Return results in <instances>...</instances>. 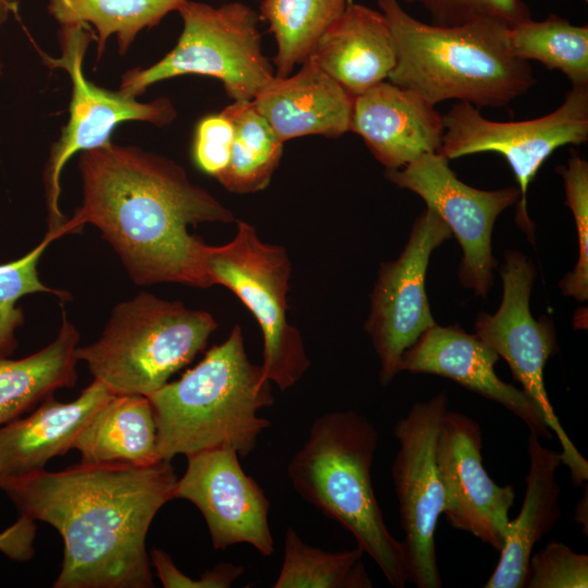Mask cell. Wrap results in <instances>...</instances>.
Segmentation results:
<instances>
[{
	"label": "cell",
	"mask_w": 588,
	"mask_h": 588,
	"mask_svg": "<svg viewBox=\"0 0 588 588\" xmlns=\"http://www.w3.org/2000/svg\"><path fill=\"white\" fill-rule=\"evenodd\" d=\"M350 132L363 138L385 170H396L440 151L444 126L434 105L383 81L354 97Z\"/></svg>",
	"instance_id": "ac0fdd59"
},
{
	"label": "cell",
	"mask_w": 588,
	"mask_h": 588,
	"mask_svg": "<svg viewBox=\"0 0 588 588\" xmlns=\"http://www.w3.org/2000/svg\"><path fill=\"white\" fill-rule=\"evenodd\" d=\"M525 587L587 588L588 555L560 541H550L531 554Z\"/></svg>",
	"instance_id": "1f68e13d"
},
{
	"label": "cell",
	"mask_w": 588,
	"mask_h": 588,
	"mask_svg": "<svg viewBox=\"0 0 588 588\" xmlns=\"http://www.w3.org/2000/svg\"><path fill=\"white\" fill-rule=\"evenodd\" d=\"M170 461L147 466L81 463L0 480V489L33 520L63 540L54 588H151L146 547L159 510L174 499Z\"/></svg>",
	"instance_id": "6da1fadb"
},
{
	"label": "cell",
	"mask_w": 588,
	"mask_h": 588,
	"mask_svg": "<svg viewBox=\"0 0 588 588\" xmlns=\"http://www.w3.org/2000/svg\"><path fill=\"white\" fill-rule=\"evenodd\" d=\"M186 0H49L48 11L60 25H94L97 30V60L107 39L115 35L120 56H124L137 34L158 25Z\"/></svg>",
	"instance_id": "484cf974"
},
{
	"label": "cell",
	"mask_w": 588,
	"mask_h": 588,
	"mask_svg": "<svg viewBox=\"0 0 588 588\" xmlns=\"http://www.w3.org/2000/svg\"><path fill=\"white\" fill-rule=\"evenodd\" d=\"M161 460L231 446L240 456L257 445L268 419L258 411L273 404L271 382L246 354L238 324L180 379L148 396Z\"/></svg>",
	"instance_id": "277c9868"
},
{
	"label": "cell",
	"mask_w": 588,
	"mask_h": 588,
	"mask_svg": "<svg viewBox=\"0 0 588 588\" xmlns=\"http://www.w3.org/2000/svg\"><path fill=\"white\" fill-rule=\"evenodd\" d=\"M385 177L401 188L420 196L450 228L463 255L458 269L462 285L485 297L492 285L495 261L491 235L498 216L517 205V186L483 191L462 182L440 151L425 154Z\"/></svg>",
	"instance_id": "4fadbf2b"
},
{
	"label": "cell",
	"mask_w": 588,
	"mask_h": 588,
	"mask_svg": "<svg viewBox=\"0 0 588 588\" xmlns=\"http://www.w3.org/2000/svg\"><path fill=\"white\" fill-rule=\"evenodd\" d=\"M451 235L446 223L427 207L397 259L380 266L365 331L380 360L382 385L400 372L405 351L436 324L425 289L426 272L432 252Z\"/></svg>",
	"instance_id": "5bb4252c"
},
{
	"label": "cell",
	"mask_w": 588,
	"mask_h": 588,
	"mask_svg": "<svg viewBox=\"0 0 588 588\" xmlns=\"http://www.w3.org/2000/svg\"><path fill=\"white\" fill-rule=\"evenodd\" d=\"M86 24L62 25L59 32L61 56H45L50 68L64 69L72 82L69 120L58 140L52 145L44 170L47 206V232L64 235L66 218L59 207L60 175L69 159L78 151L110 143L112 131L124 121H142L158 127L169 125L176 118L172 101L161 97L140 102L120 90H109L88 81L83 61L90 42Z\"/></svg>",
	"instance_id": "30bf717a"
},
{
	"label": "cell",
	"mask_w": 588,
	"mask_h": 588,
	"mask_svg": "<svg viewBox=\"0 0 588 588\" xmlns=\"http://www.w3.org/2000/svg\"><path fill=\"white\" fill-rule=\"evenodd\" d=\"M500 356L476 334L456 326L437 323L427 329L402 356L400 371L449 378L471 392L501 404L541 439H552L537 404L523 391L499 378Z\"/></svg>",
	"instance_id": "e0dca14e"
},
{
	"label": "cell",
	"mask_w": 588,
	"mask_h": 588,
	"mask_svg": "<svg viewBox=\"0 0 588 588\" xmlns=\"http://www.w3.org/2000/svg\"><path fill=\"white\" fill-rule=\"evenodd\" d=\"M19 0H0V25H2L11 13H16Z\"/></svg>",
	"instance_id": "74e56055"
},
{
	"label": "cell",
	"mask_w": 588,
	"mask_h": 588,
	"mask_svg": "<svg viewBox=\"0 0 588 588\" xmlns=\"http://www.w3.org/2000/svg\"><path fill=\"white\" fill-rule=\"evenodd\" d=\"M587 485L585 487V495L581 497V499L577 502L575 506L574 512V519L577 524H580L583 526V532L587 535Z\"/></svg>",
	"instance_id": "8d00e7d4"
},
{
	"label": "cell",
	"mask_w": 588,
	"mask_h": 588,
	"mask_svg": "<svg viewBox=\"0 0 588 588\" xmlns=\"http://www.w3.org/2000/svg\"><path fill=\"white\" fill-rule=\"evenodd\" d=\"M309 58L353 97L388 79L396 63L384 14L352 0L318 38Z\"/></svg>",
	"instance_id": "44dd1931"
},
{
	"label": "cell",
	"mask_w": 588,
	"mask_h": 588,
	"mask_svg": "<svg viewBox=\"0 0 588 588\" xmlns=\"http://www.w3.org/2000/svg\"><path fill=\"white\" fill-rule=\"evenodd\" d=\"M36 522L20 515L19 519L0 532V552L7 558L23 562L35 554Z\"/></svg>",
	"instance_id": "d590c367"
},
{
	"label": "cell",
	"mask_w": 588,
	"mask_h": 588,
	"mask_svg": "<svg viewBox=\"0 0 588 588\" xmlns=\"http://www.w3.org/2000/svg\"><path fill=\"white\" fill-rule=\"evenodd\" d=\"M238 456L231 446L186 456V469L177 478L174 499L187 500L200 511L216 550L247 543L269 558L274 551L270 502L261 487L243 470Z\"/></svg>",
	"instance_id": "9a60e30c"
},
{
	"label": "cell",
	"mask_w": 588,
	"mask_h": 588,
	"mask_svg": "<svg viewBox=\"0 0 588 588\" xmlns=\"http://www.w3.org/2000/svg\"><path fill=\"white\" fill-rule=\"evenodd\" d=\"M218 323L206 310L140 292L118 304L78 360L113 394L149 396L204 350Z\"/></svg>",
	"instance_id": "8992f818"
},
{
	"label": "cell",
	"mask_w": 588,
	"mask_h": 588,
	"mask_svg": "<svg viewBox=\"0 0 588 588\" xmlns=\"http://www.w3.org/2000/svg\"><path fill=\"white\" fill-rule=\"evenodd\" d=\"M2 74V66H1V63H0V75Z\"/></svg>",
	"instance_id": "f35d334b"
},
{
	"label": "cell",
	"mask_w": 588,
	"mask_h": 588,
	"mask_svg": "<svg viewBox=\"0 0 588 588\" xmlns=\"http://www.w3.org/2000/svg\"><path fill=\"white\" fill-rule=\"evenodd\" d=\"M445 391L415 403L394 426L399 442L392 477L404 531L407 583L417 588H440L436 530L444 510L436 444L441 420L449 409Z\"/></svg>",
	"instance_id": "7c38bea8"
},
{
	"label": "cell",
	"mask_w": 588,
	"mask_h": 588,
	"mask_svg": "<svg viewBox=\"0 0 588 588\" xmlns=\"http://www.w3.org/2000/svg\"><path fill=\"white\" fill-rule=\"evenodd\" d=\"M421 7L431 23L441 26L460 25L479 19H495L513 26L530 19L522 0H405Z\"/></svg>",
	"instance_id": "d6a6232c"
},
{
	"label": "cell",
	"mask_w": 588,
	"mask_h": 588,
	"mask_svg": "<svg viewBox=\"0 0 588 588\" xmlns=\"http://www.w3.org/2000/svg\"><path fill=\"white\" fill-rule=\"evenodd\" d=\"M222 110L232 121L234 139L229 163L216 180L235 194L265 189L280 163L284 142L252 101H233Z\"/></svg>",
	"instance_id": "d4e9b609"
},
{
	"label": "cell",
	"mask_w": 588,
	"mask_h": 588,
	"mask_svg": "<svg viewBox=\"0 0 588 588\" xmlns=\"http://www.w3.org/2000/svg\"><path fill=\"white\" fill-rule=\"evenodd\" d=\"M78 341L79 333L62 308V323L50 344L21 359L0 356V426L19 418L56 390L75 385Z\"/></svg>",
	"instance_id": "cb8c5ba5"
},
{
	"label": "cell",
	"mask_w": 588,
	"mask_h": 588,
	"mask_svg": "<svg viewBox=\"0 0 588 588\" xmlns=\"http://www.w3.org/2000/svg\"><path fill=\"white\" fill-rule=\"evenodd\" d=\"M73 449L85 464L147 466L161 461L148 396L113 394L84 425Z\"/></svg>",
	"instance_id": "603a6c76"
},
{
	"label": "cell",
	"mask_w": 588,
	"mask_h": 588,
	"mask_svg": "<svg viewBox=\"0 0 588 588\" xmlns=\"http://www.w3.org/2000/svg\"><path fill=\"white\" fill-rule=\"evenodd\" d=\"M112 395L93 380L71 402L51 395L29 416L0 426V480L41 471L51 458L66 454L90 416Z\"/></svg>",
	"instance_id": "ffe728a7"
},
{
	"label": "cell",
	"mask_w": 588,
	"mask_h": 588,
	"mask_svg": "<svg viewBox=\"0 0 588 588\" xmlns=\"http://www.w3.org/2000/svg\"><path fill=\"white\" fill-rule=\"evenodd\" d=\"M83 200L65 234L91 223L112 246L137 285L160 282L212 286L206 244L188 226L231 223L233 212L192 183L173 160L135 146L108 143L81 151Z\"/></svg>",
	"instance_id": "7a4b0ae2"
},
{
	"label": "cell",
	"mask_w": 588,
	"mask_h": 588,
	"mask_svg": "<svg viewBox=\"0 0 588 588\" xmlns=\"http://www.w3.org/2000/svg\"><path fill=\"white\" fill-rule=\"evenodd\" d=\"M204 266L211 285L230 289L256 318L264 338L265 377L281 391L293 387L310 360L299 331L287 321L292 266L286 249L261 241L252 224L238 221L229 243L206 244Z\"/></svg>",
	"instance_id": "ba28073f"
},
{
	"label": "cell",
	"mask_w": 588,
	"mask_h": 588,
	"mask_svg": "<svg viewBox=\"0 0 588 588\" xmlns=\"http://www.w3.org/2000/svg\"><path fill=\"white\" fill-rule=\"evenodd\" d=\"M587 1V0H586Z\"/></svg>",
	"instance_id": "ab89813d"
},
{
	"label": "cell",
	"mask_w": 588,
	"mask_h": 588,
	"mask_svg": "<svg viewBox=\"0 0 588 588\" xmlns=\"http://www.w3.org/2000/svg\"><path fill=\"white\" fill-rule=\"evenodd\" d=\"M527 450L529 469L524 501L518 515L509 523L499 562L485 588L525 587L535 544L561 516L556 471L563 462L562 453L544 446L534 431H529Z\"/></svg>",
	"instance_id": "7402d4cb"
},
{
	"label": "cell",
	"mask_w": 588,
	"mask_h": 588,
	"mask_svg": "<svg viewBox=\"0 0 588 588\" xmlns=\"http://www.w3.org/2000/svg\"><path fill=\"white\" fill-rule=\"evenodd\" d=\"M377 444V430L365 416L353 409L327 413L313 422L287 476L306 502L353 535L391 586L403 588L404 546L388 529L371 481Z\"/></svg>",
	"instance_id": "5b68a950"
},
{
	"label": "cell",
	"mask_w": 588,
	"mask_h": 588,
	"mask_svg": "<svg viewBox=\"0 0 588 588\" xmlns=\"http://www.w3.org/2000/svg\"><path fill=\"white\" fill-rule=\"evenodd\" d=\"M234 139V126L221 110L203 117L196 124L192 159L201 172L217 179L226 168Z\"/></svg>",
	"instance_id": "836d02e7"
},
{
	"label": "cell",
	"mask_w": 588,
	"mask_h": 588,
	"mask_svg": "<svg viewBox=\"0 0 588 588\" xmlns=\"http://www.w3.org/2000/svg\"><path fill=\"white\" fill-rule=\"evenodd\" d=\"M479 424L446 411L438 431L436 460L444 492L443 513L455 529L468 532L500 551L515 500L511 485L500 486L482 464Z\"/></svg>",
	"instance_id": "2e32d148"
},
{
	"label": "cell",
	"mask_w": 588,
	"mask_h": 588,
	"mask_svg": "<svg viewBox=\"0 0 588 588\" xmlns=\"http://www.w3.org/2000/svg\"><path fill=\"white\" fill-rule=\"evenodd\" d=\"M364 550L329 552L305 543L293 528L284 538V556L273 588H371Z\"/></svg>",
	"instance_id": "f1b7e54d"
},
{
	"label": "cell",
	"mask_w": 588,
	"mask_h": 588,
	"mask_svg": "<svg viewBox=\"0 0 588 588\" xmlns=\"http://www.w3.org/2000/svg\"><path fill=\"white\" fill-rule=\"evenodd\" d=\"M149 559L164 588H229L244 573L242 565L223 562L206 571L201 578H191L181 572L170 555L161 549H151Z\"/></svg>",
	"instance_id": "e575fe53"
},
{
	"label": "cell",
	"mask_w": 588,
	"mask_h": 588,
	"mask_svg": "<svg viewBox=\"0 0 588 588\" xmlns=\"http://www.w3.org/2000/svg\"><path fill=\"white\" fill-rule=\"evenodd\" d=\"M556 171L562 175L565 204L572 210L578 240V260L569 273L560 282L563 295L579 302L588 297V163L573 152L566 166Z\"/></svg>",
	"instance_id": "4dcf8cb0"
},
{
	"label": "cell",
	"mask_w": 588,
	"mask_h": 588,
	"mask_svg": "<svg viewBox=\"0 0 588 588\" xmlns=\"http://www.w3.org/2000/svg\"><path fill=\"white\" fill-rule=\"evenodd\" d=\"M392 35L396 63L388 81L437 105L446 100L500 108L535 84L532 69L509 44L510 26L479 19L453 26L425 23L397 0H378Z\"/></svg>",
	"instance_id": "3957f363"
},
{
	"label": "cell",
	"mask_w": 588,
	"mask_h": 588,
	"mask_svg": "<svg viewBox=\"0 0 588 588\" xmlns=\"http://www.w3.org/2000/svg\"><path fill=\"white\" fill-rule=\"evenodd\" d=\"M177 12L183 29L174 48L146 69L125 72L120 91L137 97L160 81L203 75L220 81L233 101H252L274 77L253 8L236 1L212 7L186 0Z\"/></svg>",
	"instance_id": "52a82bcc"
},
{
	"label": "cell",
	"mask_w": 588,
	"mask_h": 588,
	"mask_svg": "<svg viewBox=\"0 0 588 588\" xmlns=\"http://www.w3.org/2000/svg\"><path fill=\"white\" fill-rule=\"evenodd\" d=\"M500 272L503 282L500 307L492 315H478L475 334L506 360L513 377L537 404L546 425L558 438L562 464L567 466L573 483L583 486L588 479V462L561 425L544 385V367L556 352V339L552 321L535 319L529 308L536 269L522 253L505 250Z\"/></svg>",
	"instance_id": "8fae6325"
},
{
	"label": "cell",
	"mask_w": 588,
	"mask_h": 588,
	"mask_svg": "<svg viewBox=\"0 0 588 588\" xmlns=\"http://www.w3.org/2000/svg\"><path fill=\"white\" fill-rule=\"evenodd\" d=\"M354 97L309 57L295 74L274 77L252 100L282 142L350 132Z\"/></svg>",
	"instance_id": "d6986e66"
},
{
	"label": "cell",
	"mask_w": 588,
	"mask_h": 588,
	"mask_svg": "<svg viewBox=\"0 0 588 588\" xmlns=\"http://www.w3.org/2000/svg\"><path fill=\"white\" fill-rule=\"evenodd\" d=\"M59 238L56 233L47 232L42 241L23 257L0 265V356L10 357L16 348L15 330L24 322L17 301L32 293L44 292L62 299L70 294L52 289L39 280L37 265L51 242Z\"/></svg>",
	"instance_id": "f546056e"
},
{
	"label": "cell",
	"mask_w": 588,
	"mask_h": 588,
	"mask_svg": "<svg viewBox=\"0 0 588 588\" xmlns=\"http://www.w3.org/2000/svg\"><path fill=\"white\" fill-rule=\"evenodd\" d=\"M509 44L517 58L559 70L572 86H588L587 25H573L558 15L543 21L528 19L510 26Z\"/></svg>",
	"instance_id": "83f0119b"
},
{
	"label": "cell",
	"mask_w": 588,
	"mask_h": 588,
	"mask_svg": "<svg viewBox=\"0 0 588 588\" xmlns=\"http://www.w3.org/2000/svg\"><path fill=\"white\" fill-rule=\"evenodd\" d=\"M350 0H262L259 19L274 36V75L285 77L310 54L318 38L342 14Z\"/></svg>",
	"instance_id": "4316f807"
},
{
	"label": "cell",
	"mask_w": 588,
	"mask_h": 588,
	"mask_svg": "<svg viewBox=\"0 0 588 588\" xmlns=\"http://www.w3.org/2000/svg\"><path fill=\"white\" fill-rule=\"evenodd\" d=\"M444 133L440 152L450 159L497 152L510 164L520 192L515 221L534 241L526 195L529 184L560 147L588 139V86H572L560 107L541 118L492 121L470 103L458 101L442 117Z\"/></svg>",
	"instance_id": "9c48e42d"
}]
</instances>
